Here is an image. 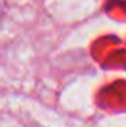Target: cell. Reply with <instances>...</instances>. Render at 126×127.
I'll return each instance as SVG.
<instances>
[]
</instances>
